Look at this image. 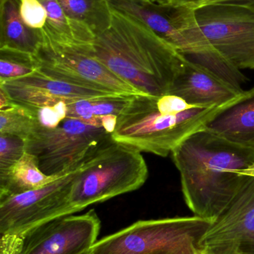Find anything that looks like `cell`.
I'll return each mask as SVG.
<instances>
[{"mask_svg":"<svg viewBox=\"0 0 254 254\" xmlns=\"http://www.w3.org/2000/svg\"><path fill=\"white\" fill-rule=\"evenodd\" d=\"M182 192L194 216L213 221L234 199L249 176L238 170L254 164V149L227 140L207 128L171 152Z\"/></svg>","mask_w":254,"mask_h":254,"instance_id":"cell-1","label":"cell"},{"mask_svg":"<svg viewBox=\"0 0 254 254\" xmlns=\"http://www.w3.org/2000/svg\"><path fill=\"white\" fill-rule=\"evenodd\" d=\"M111 10V25L95 37L90 55L142 95L169 93L184 66V55L142 21Z\"/></svg>","mask_w":254,"mask_h":254,"instance_id":"cell-2","label":"cell"},{"mask_svg":"<svg viewBox=\"0 0 254 254\" xmlns=\"http://www.w3.org/2000/svg\"><path fill=\"white\" fill-rule=\"evenodd\" d=\"M157 97L135 95L118 117L112 134L115 141L140 152L167 157L197 131L206 128L226 106L196 107L178 114L158 110ZM229 105V104H228Z\"/></svg>","mask_w":254,"mask_h":254,"instance_id":"cell-3","label":"cell"},{"mask_svg":"<svg viewBox=\"0 0 254 254\" xmlns=\"http://www.w3.org/2000/svg\"><path fill=\"white\" fill-rule=\"evenodd\" d=\"M149 177L141 152L129 145L110 140L101 146L78 173L70 201L78 213L140 189Z\"/></svg>","mask_w":254,"mask_h":254,"instance_id":"cell-4","label":"cell"},{"mask_svg":"<svg viewBox=\"0 0 254 254\" xmlns=\"http://www.w3.org/2000/svg\"><path fill=\"white\" fill-rule=\"evenodd\" d=\"M79 168L49 185L0 198L1 254H16L31 231L54 219L78 213L70 201Z\"/></svg>","mask_w":254,"mask_h":254,"instance_id":"cell-5","label":"cell"},{"mask_svg":"<svg viewBox=\"0 0 254 254\" xmlns=\"http://www.w3.org/2000/svg\"><path fill=\"white\" fill-rule=\"evenodd\" d=\"M213 221L198 216L140 220L98 240L92 254H202L199 241Z\"/></svg>","mask_w":254,"mask_h":254,"instance_id":"cell-6","label":"cell"},{"mask_svg":"<svg viewBox=\"0 0 254 254\" xmlns=\"http://www.w3.org/2000/svg\"><path fill=\"white\" fill-rule=\"evenodd\" d=\"M103 117L89 122L67 118L52 129L37 128L26 140V152L38 160L47 176H62L83 165L113 140L102 126Z\"/></svg>","mask_w":254,"mask_h":254,"instance_id":"cell-7","label":"cell"},{"mask_svg":"<svg viewBox=\"0 0 254 254\" xmlns=\"http://www.w3.org/2000/svg\"><path fill=\"white\" fill-rule=\"evenodd\" d=\"M210 46L238 69H254V10L219 3L195 10Z\"/></svg>","mask_w":254,"mask_h":254,"instance_id":"cell-8","label":"cell"},{"mask_svg":"<svg viewBox=\"0 0 254 254\" xmlns=\"http://www.w3.org/2000/svg\"><path fill=\"white\" fill-rule=\"evenodd\" d=\"M107 1L113 8L142 21L187 59L214 49L200 27L195 9L183 5H164L150 1Z\"/></svg>","mask_w":254,"mask_h":254,"instance_id":"cell-9","label":"cell"},{"mask_svg":"<svg viewBox=\"0 0 254 254\" xmlns=\"http://www.w3.org/2000/svg\"><path fill=\"white\" fill-rule=\"evenodd\" d=\"M36 57L39 71L52 78L108 93L144 95L85 51L44 42Z\"/></svg>","mask_w":254,"mask_h":254,"instance_id":"cell-10","label":"cell"},{"mask_svg":"<svg viewBox=\"0 0 254 254\" xmlns=\"http://www.w3.org/2000/svg\"><path fill=\"white\" fill-rule=\"evenodd\" d=\"M199 247L205 254H254V178L212 222Z\"/></svg>","mask_w":254,"mask_h":254,"instance_id":"cell-11","label":"cell"},{"mask_svg":"<svg viewBox=\"0 0 254 254\" xmlns=\"http://www.w3.org/2000/svg\"><path fill=\"white\" fill-rule=\"evenodd\" d=\"M100 229L94 210L63 216L31 231L16 254H84L96 243Z\"/></svg>","mask_w":254,"mask_h":254,"instance_id":"cell-12","label":"cell"},{"mask_svg":"<svg viewBox=\"0 0 254 254\" xmlns=\"http://www.w3.org/2000/svg\"><path fill=\"white\" fill-rule=\"evenodd\" d=\"M1 87L15 103L35 108L52 107L61 103L70 104L81 100L107 95H122L82 87L52 78L39 70L26 77L4 82Z\"/></svg>","mask_w":254,"mask_h":254,"instance_id":"cell-13","label":"cell"},{"mask_svg":"<svg viewBox=\"0 0 254 254\" xmlns=\"http://www.w3.org/2000/svg\"><path fill=\"white\" fill-rule=\"evenodd\" d=\"M243 92L208 68L186 58L183 70L169 94L192 105L212 107L228 105Z\"/></svg>","mask_w":254,"mask_h":254,"instance_id":"cell-14","label":"cell"},{"mask_svg":"<svg viewBox=\"0 0 254 254\" xmlns=\"http://www.w3.org/2000/svg\"><path fill=\"white\" fill-rule=\"evenodd\" d=\"M206 128L227 140L254 149V86L243 91Z\"/></svg>","mask_w":254,"mask_h":254,"instance_id":"cell-15","label":"cell"},{"mask_svg":"<svg viewBox=\"0 0 254 254\" xmlns=\"http://www.w3.org/2000/svg\"><path fill=\"white\" fill-rule=\"evenodd\" d=\"M47 12V21L40 30L42 43L92 52L95 36L89 28L67 16L58 0H40Z\"/></svg>","mask_w":254,"mask_h":254,"instance_id":"cell-16","label":"cell"},{"mask_svg":"<svg viewBox=\"0 0 254 254\" xmlns=\"http://www.w3.org/2000/svg\"><path fill=\"white\" fill-rule=\"evenodd\" d=\"M41 45L40 30L30 28L21 18L19 0H0V49L36 55Z\"/></svg>","mask_w":254,"mask_h":254,"instance_id":"cell-17","label":"cell"},{"mask_svg":"<svg viewBox=\"0 0 254 254\" xmlns=\"http://www.w3.org/2000/svg\"><path fill=\"white\" fill-rule=\"evenodd\" d=\"M61 176L45 174L39 167L37 158L25 152L14 165L0 172V198L39 189Z\"/></svg>","mask_w":254,"mask_h":254,"instance_id":"cell-18","label":"cell"},{"mask_svg":"<svg viewBox=\"0 0 254 254\" xmlns=\"http://www.w3.org/2000/svg\"><path fill=\"white\" fill-rule=\"evenodd\" d=\"M67 16L89 28L95 37L107 31L112 22L107 0H58Z\"/></svg>","mask_w":254,"mask_h":254,"instance_id":"cell-19","label":"cell"},{"mask_svg":"<svg viewBox=\"0 0 254 254\" xmlns=\"http://www.w3.org/2000/svg\"><path fill=\"white\" fill-rule=\"evenodd\" d=\"M133 95H112L81 100L67 104V118L92 121L107 116L119 117L129 105Z\"/></svg>","mask_w":254,"mask_h":254,"instance_id":"cell-20","label":"cell"},{"mask_svg":"<svg viewBox=\"0 0 254 254\" xmlns=\"http://www.w3.org/2000/svg\"><path fill=\"white\" fill-rule=\"evenodd\" d=\"M38 128L31 107L12 101L0 109V134L17 136L28 140Z\"/></svg>","mask_w":254,"mask_h":254,"instance_id":"cell-21","label":"cell"},{"mask_svg":"<svg viewBox=\"0 0 254 254\" xmlns=\"http://www.w3.org/2000/svg\"><path fill=\"white\" fill-rule=\"evenodd\" d=\"M39 68L36 55L13 49H0V83L26 77Z\"/></svg>","mask_w":254,"mask_h":254,"instance_id":"cell-22","label":"cell"},{"mask_svg":"<svg viewBox=\"0 0 254 254\" xmlns=\"http://www.w3.org/2000/svg\"><path fill=\"white\" fill-rule=\"evenodd\" d=\"M26 152V140L17 136L0 134V172L14 165Z\"/></svg>","mask_w":254,"mask_h":254,"instance_id":"cell-23","label":"cell"},{"mask_svg":"<svg viewBox=\"0 0 254 254\" xmlns=\"http://www.w3.org/2000/svg\"><path fill=\"white\" fill-rule=\"evenodd\" d=\"M20 16L25 25L34 30L44 28L47 12L40 0H19Z\"/></svg>","mask_w":254,"mask_h":254,"instance_id":"cell-24","label":"cell"},{"mask_svg":"<svg viewBox=\"0 0 254 254\" xmlns=\"http://www.w3.org/2000/svg\"><path fill=\"white\" fill-rule=\"evenodd\" d=\"M67 104L61 103L52 107L35 108L31 107L35 115L38 128L52 129L59 126L64 119H67Z\"/></svg>","mask_w":254,"mask_h":254,"instance_id":"cell-25","label":"cell"},{"mask_svg":"<svg viewBox=\"0 0 254 254\" xmlns=\"http://www.w3.org/2000/svg\"><path fill=\"white\" fill-rule=\"evenodd\" d=\"M156 105L160 111L168 114H178L197 107L188 104L183 98L172 94L157 97Z\"/></svg>","mask_w":254,"mask_h":254,"instance_id":"cell-26","label":"cell"},{"mask_svg":"<svg viewBox=\"0 0 254 254\" xmlns=\"http://www.w3.org/2000/svg\"><path fill=\"white\" fill-rule=\"evenodd\" d=\"M149 1L164 5L186 6L196 10L204 5L207 0H149Z\"/></svg>","mask_w":254,"mask_h":254,"instance_id":"cell-27","label":"cell"},{"mask_svg":"<svg viewBox=\"0 0 254 254\" xmlns=\"http://www.w3.org/2000/svg\"><path fill=\"white\" fill-rule=\"evenodd\" d=\"M228 4H239V5L246 6V7H250L254 10V0H234V1H229Z\"/></svg>","mask_w":254,"mask_h":254,"instance_id":"cell-28","label":"cell"},{"mask_svg":"<svg viewBox=\"0 0 254 254\" xmlns=\"http://www.w3.org/2000/svg\"><path fill=\"white\" fill-rule=\"evenodd\" d=\"M237 173H238L239 175H241V176L254 178V164L251 166L249 168L245 169V170H238Z\"/></svg>","mask_w":254,"mask_h":254,"instance_id":"cell-29","label":"cell"},{"mask_svg":"<svg viewBox=\"0 0 254 254\" xmlns=\"http://www.w3.org/2000/svg\"><path fill=\"white\" fill-rule=\"evenodd\" d=\"M231 1H234V0H207V1H206L204 5L211 4H219V3H227Z\"/></svg>","mask_w":254,"mask_h":254,"instance_id":"cell-30","label":"cell"},{"mask_svg":"<svg viewBox=\"0 0 254 254\" xmlns=\"http://www.w3.org/2000/svg\"><path fill=\"white\" fill-rule=\"evenodd\" d=\"M156 254H186L183 253H177V252H164V253H160Z\"/></svg>","mask_w":254,"mask_h":254,"instance_id":"cell-31","label":"cell"},{"mask_svg":"<svg viewBox=\"0 0 254 254\" xmlns=\"http://www.w3.org/2000/svg\"><path fill=\"white\" fill-rule=\"evenodd\" d=\"M131 1H135V2H145V1H149V0H129Z\"/></svg>","mask_w":254,"mask_h":254,"instance_id":"cell-32","label":"cell"},{"mask_svg":"<svg viewBox=\"0 0 254 254\" xmlns=\"http://www.w3.org/2000/svg\"><path fill=\"white\" fill-rule=\"evenodd\" d=\"M84 254H92V252H91V249L89 251H88L87 252H86V253H85Z\"/></svg>","mask_w":254,"mask_h":254,"instance_id":"cell-33","label":"cell"},{"mask_svg":"<svg viewBox=\"0 0 254 254\" xmlns=\"http://www.w3.org/2000/svg\"></svg>","mask_w":254,"mask_h":254,"instance_id":"cell-34","label":"cell"}]
</instances>
